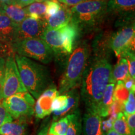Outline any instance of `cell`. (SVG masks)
<instances>
[{
	"label": "cell",
	"instance_id": "cell-41",
	"mask_svg": "<svg viewBox=\"0 0 135 135\" xmlns=\"http://www.w3.org/2000/svg\"><path fill=\"white\" fill-rule=\"evenodd\" d=\"M0 1H2L3 3H6V2H8V1H9V0H0Z\"/></svg>",
	"mask_w": 135,
	"mask_h": 135
},
{
	"label": "cell",
	"instance_id": "cell-16",
	"mask_svg": "<svg viewBox=\"0 0 135 135\" xmlns=\"http://www.w3.org/2000/svg\"><path fill=\"white\" fill-rule=\"evenodd\" d=\"M115 84H108L99 103L98 113L101 118H105L109 114L111 107L114 102L113 93Z\"/></svg>",
	"mask_w": 135,
	"mask_h": 135
},
{
	"label": "cell",
	"instance_id": "cell-32",
	"mask_svg": "<svg viewBox=\"0 0 135 135\" xmlns=\"http://www.w3.org/2000/svg\"><path fill=\"white\" fill-rule=\"evenodd\" d=\"M125 116L126 123L129 127V130L132 135H135V113L126 114L124 113Z\"/></svg>",
	"mask_w": 135,
	"mask_h": 135
},
{
	"label": "cell",
	"instance_id": "cell-8",
	"mask_svg": "<svg viewBox=\"0 0 135 135\" xmlns=\"http://www.w3.org/2000/svg\"><path fill=\"white\" fill-rule=\"evenodd\" d=\"M134 21L122 25L109 38V48L119 58L121 54L128 51H134Z\"/></svg>",
	"mask_w": 135,
	"mask_h": 135
},
{
	"label": "cell",
	"instance_id": "cell-17",
	"mask_svg": "<svg viewBox=\"0 0 135 135\" xmlns=\"http://www.w3.org/2000/svg\"><path fill=\"white\" fill-rule=\"evenodd\" d=\"M129 76V67L126 59L119 56L117 63L112 68L109 82L116 84L119 81H123Z\"/></svg>",
	"mask_w": 135,
	"mask_h": 135
},
{
	"label": "cell",
	"instance_id": "cell-4",
	"mask_svg": "<svg viewBox=\"0 0 135 135\" xmlns=\"http://www.w3.org/2000/svg\"><path fill=\"white\" fill-rule=\"evenodd\" d=\"M107 0H88L71 6V19L81 32L91 30L107 14Z\"/></svg>",
	"mask_w": 135,
	"mask_h": 135
},
{
	"label": "cell",
	"instance_id": "cell-28",
	"mask_svg": "<svg viewBox=\"0 0 135 135\" xmlns=\"http://www.w3.org/2000/svg\"><path fill=\"white\" fill-rule=\"evenodd\" d=\"M120 56L124 57L127 60L129 67V75L133 79L135 78V56L134 51H128L123 54H121Z\"/></svg>",
	"mask_w": 135,
	"mask_h": 135
},
{
	"label": "cell",
	"instance_id": "cell-18",
	"mask_svg": "<svg viewBox=\"0 0 135 135\" xmlns=\"http://www.w3.org/2000/svg\"><path fill=\"white\" fill-rule=\"evenodd\" d=\"M2 9L3 14L6 15L16 24H19L28 17L24 7H21L18 5L3 3Z\"/></svg>",
	"mask_w": 135,
	"mask_h": 135
},
{
	"label": "cell",
	"instance_id": "cell-38",
	"mask_svg": "<svg viewBox=\"0 0 135 135\" xmlns=\"http://www.w3.org/2000/svg\"><path fill=\"white\" fill-rule=\"evenodd\" d=\"M104 135H120L119 133H118L116 131L114 130L113 129L111 128L109 130L106 131L105 133H104Z\"/></svg>",
	"mask_w": 135,
	"mask_h": 135
},
{
	"label": "cell",
	"instance_id": "cell-6",
	"mask_svg": "<svg viewBox=\"0 0 135 135\" xmlns=\"http://www.w3.org/2000/svg\"><path fill=\"white\" fill-rule=\"evenodd\" d=\"M35 99L29 92H20L3 99L2 105L13 119L26 121L35 113Z\"/></svg>",
	"mask_w": 135,
	"mask_h": 135
},
{
	"label": "cell",
	"instance_id": "cell-31",
	"mask_svg": "<svg viewBox=\"0 0 135 135\" xmlns=\"http://www.w3.org/2000/svg\"><path fill=\"white\" fill-rule=\"evenodd\" d=\"M13 121V118L2 104H0V127L4 123Z\"/></svg>",
	"mask_w": 135,
	"mask_h": 135
},
{
	"label": "cell",
	"instance_id": "cell-43",
	"mask_svg": "<svg viewBox=\"0 0 135 135\" xmlns=\"http://www.w3.org/2000/svg\"><path fill=\"white\" fill-rule=\"evenodd\" d=\"M35 1H36V0H35Z\"/></svg>",
	"mask_w": 135,
	"mask_h": 135
},
{
	"label": "cell",
	"instance_id": "cell-13",
	"mask_svg": "<svg viewBox=\"0 0 135 135\" xmlns=\"http://www.w3.org/2000/svg\"><path fill=\"white\" fill-rule=\"evenodd\" d=\"M17 26L4 14H0V41L11 44L16 41Z\"/></svg>",
	"mask_w": 135,
	"mask_h": 135
},
{
	"label": "cell",
	"instance_id": "cell-29",
	"mask_svg": "<svg viewBox=\"0 0 135 135\" xmlns=\"http://www.w3.org/2000/svg\"><path fill=\"white\" fill-rule=\"evenodd\" d=\"M45 2L46 4V8L44 19L46 20L49 17L58 12L60 9L61 4L58 3V1H51V0H48Z\"/></svg>",
	"mask_w": 135,
	"mask_h": 135
},
{
	"label": "cell",
	"instance_id": "cell-30",
	"mask_svg": "<svg viewBox=\"0 0 135 135\" xmlns=\"http://www.w3.org/2000/svg\"><path fill=\"white\" fill-rule=\"evenodd\" d=\"M15 54L11 44L0 41V58H6L8 56Z\"/></svg>",
	"mask_w": 135,
	"mask_h": 135
},
{
	"label": "cell",
	"instance_id": "cell-36",
	"mask_svg": "<svg viewBox=\"0 0 135 135\" xmlns=\"http://www.w3.org/2000/svg\"><path fill=\"white\" fill-rule=\"evenodd\" d=\"M49 120H50V118H48V119L45 121V123H44L43 126H42L41 129H40L37 135H48V129L50 126V121Z\"/></svg>",
	"mask_w": 135,
	"mask_h": 135
},
{
	"label": "cell",
	"instance_id": "cell-25",
	"mask_svg": "<svg viewBox=\"0 0 135 135\" xmlns=\"http://www.w3.org/2000/svg\"><path fill=\"white\" fill-rule=\"evenodd\" d=\"M46 8V4L45 2L34 1L33 3L24 7V9L28 16L31 13H35V14L38 15L41 18L44 19Z\"/></svg>",
	"mask_w": 135,
	"mask_h": 135
},
{
	"label": "cell",
	"instance_id": "cell-37",
	"mask_svg": "<svg viewBox=\"0 0 135 135\" xmlns=\"http://www.w3.org/2000/svg\"><path fill=\"white\" fill-rule=\"evenodd\" d=\"M57 1L71 7V6H75L76 4L83 2V1H88V0H57Z\"/></svg>",
	"mask_w": 135,
	"mask_h": 135
},
{
	"label": "cell",
	"instance_id": "cell-40",
	"mask_svg": "<svg viewBox=\"0 0 135 135\" xmlns=\"http://www.w3.org/2000/svg\"><path fill=\"white\" fill-rule=\"evenodd\" d=\"M3 5V4H2ZM3 13V9H2V6H0V14H2Z\"/></svg>",
	"mask_w": 135,
	"mask_h": 135
},
{
	"label": "cell",
	"instance_id": "cell-12",
	"mask_svg": "<svg viewBox=\"0 0 135 135\" xmlns=\"http://www.w3.org/2000/svg\"><path fill=\"white\" fill-rule=\"evenodd\" d=\"M97 111L86 109L83 117L84 135H104L101 123L102 119Z\"/></svg>",
	"mask_w": 135,
	"mask_h": 135
},
{
	"label": "cell",
	"instance_id": "cell-2",
	"mask_svg": "<svg viewBox=\"0 0 135 135\" xmlns=\"http://www.w3.org/2000/svg\"><path fill=\"white\" fill-rule=\"evenodd\" d=\"M15 59L23 84L33 97L38 99L51 84L48 69L31 59L18 54L15 53Z\"/></svg>",
	"mask_w": 135,
	"mask_h": 135
},
{
	"label": "cell",
	"instance_id": "cell-15",
	"mask_svg": "<svg viewBox=\"0 0 135 135\" xmlns=\"http://www.w3.org/2000/svg\"><path fill=\"white\" fill-rule=\"evenodd\" d=\"M68 98V103L66 107L62 110L53 112V120L57 121L58 119L62 118L66 114H70V113L74 112L78 107L79 101H80V93L77 88H73L65 93Z\"/></svg>",
	"mask_w": 135,
	"mask_h": 135
},
{
	"label": "cell",
	"instance_id": "cell-20",
	"mask_svg": "<svg viewBox=\"0 0 135 135\" xmlns=\"http://www.w3.org/2000/svg\"><path fill=\"white\" fill-rule=\"evenodd\" d=\"M25 121L18 119L4 123L0 127V135H28Z\"/></svg>",
	"mask_w": 135,
	"mask_h": 135
},
{
	"label": "cell",
	"instance_id": "cell-23",
	"mask_svg": "<svg viewBox=\"0 0 135 135\" xmlns=\"http://www.w3.org/2000/svg\"><path fill=\"white\" fill-rule=\"evenodd\" d=\"M129 91L124 86V83L122 81H119L116 83V86H114L113 93V99L123 108L127 100Z\"/></svg>",
	"mask_w": 135,
	"mask_h": 135
},
{
	"label": "cell",
	"instance_id": "cell-42",
	"mask_svg": "<svg viewBox=\"0 0 135 135\" xmlns=\"http://www.w3.org/2000/svg\"><path fill=\"white\" fill-rule=\"evenodd\" d=\"M3 2H2V1H0V6H2V4H3Z\"/></svg>",
	"mask_w": 135,
	"mask_h": 135
},
{
	"label": "cell",
	"instance_id": "cell-34",
	"mask_svg": "<svg viewBox=\"0 0 135 135\" xmlns=\"http://www.w3.org/2000/svg\"><path fill=\"white\" fill-rule=\"evenodd\" d=\"M35 1V0H9L6 3H9V4H14L21 6V7H25L31 3Z\"/></svg>",
	"mask_w": 135,
	"mask_h": 135
},
{
	"label": "cell",
	"instance_id": "cell-19",
	"mask_svg": "<svg viewBox=\"0 0 135 135\" xmlns=\"http://www.w3.org/2000/svg\"><path fill=\"white\" fill-rule=\"evenodd\" d=\"M53 98L48 96L41 94L37 99V101L35 104V116L38 119H43L52 113L51 104Z\"/></svg>",
	"mask_w": 135,
	"mask_h": 135
},
{
	"label": "cell",
	"instance_id": "cell-35",
	"mask_svg": "<svg viewBox=\"0 0 135 135\" xmlns=\"http://www.w3.org/2000/svg\"><path fill=\"white\" fill-rule=\"evenodd\" d=\"M123 83H124V86L126 87V88L127 89L128 91L135 89L134 79L131 78L129 75L126 78L125 80L123 81Z\"/></svg>",
	"mask_w": 135,
	"mask_h": 135
},
{
	"label": "cell",
	"instance_id": "cell-1",
	"mask_svg": "<svg viewBox=\"0 0 135 135\" xmlns=\"http://www.w3.org/2000/svg\"><path fill=\"white\" fill-rule=\"evenodd\" d=\"M112 66L106 56H94L89 60L83 75L81 95L86 109L98 112L101 98L109 82Z\"/></svg>",
	"mask_w": 135,
	"mask_h": 135
},
{
	"label": "cell",
	"instance_id": "cell-3",
	"mask_svg": "<svg viewBox=\"0 0 135 135\" xmlns=\"http://www.w3.org/2000/svg\"><path fill=\"white\" fill-rule=\"evenodd\" d=\"M66 67L58 86L60 94H65L80 85L90 57V49L86 42H81L68 56Z\"/></svg>",
	"mask_w": 135,
	"mask_h": 135
},
{
	"label": "cell",
	"instance_id": "cell-14",
	"mask_svg": "<svg viewBox=\"0 0 135 135\" xmlns=\"http://www.w3.org/2000/svg\"><path fill=\"white\" fill-rule=\"evenodd\" d=\"M71 12L70 6L66 4H61L60 9L55 15L47 19V28L50 29H57L61 28L70 23L71 19Z\"/></svg>",
	"mask_w": 135,
	"mask_h": 135
},
{
	"label": "cell",
	"instance_id": "cell-21",
	"mask_svg": "<svg viewBox=\"0 0 135 135\" xmlns=\"http://www.w3.org/2000/svg\"><path fill=\"white\" fill-rule=\"evenodd\" d=\"M69 124L66 135H80L82 131V119L79 110L68 114Z\"/></svg>",
	"mask_w": 135,
	"mask_h": 135
},
{
	"label": "cell",
	"instance_id": "cell-27",
	"mask_svg": "<svg viewBox=\"0 0 135 135\" xmlns=\"http://www.w3.org/2000/svg\"><path fill=\"white\" fill-rule=\"evenodd\" d=\"M135 89L129 91V94L126 103L123 106L124 113L133 114L135 113Z\"/></svg>",
	"mask_w": 135,
	"mask_h": 135
},
{
	"label": "cell",
	"instance_id": "cell-11",
	"mask_svg": "<svg viewBox=\"0 0 135 135\" xmlns=\"http://www.w3.org/2000/svg\"><path fill=\"white\" fill-rule=\"evenodd\" d=\"M135 0H107L108 13L121 15L122 19L134 17Z\"/></svg>",
	"mask_w": 135,
	"mask_h": 135
},
{
	"label": "cell",
	"instance_id": "cell-5",
	"mask_svg": "<svg viewBox=\"0 0 135 135\" xmlns=\"http://www.w3.org/2000/svg\"><path fill=\"white\" fill-rule=\"evenodd\" d=\"M12 48L15 53L44 64L50 63L55 57L53 50L40 38L24 39L16 41L12 44Z\"/></svg>",
	"mask_w": 135,
	"mask_h": 135
},
{
	"label": "cell",
	"instance_id": "cell-9",
	"mask_svg": "<svg viewBox=\"0 0 135 135\" xmlns=\"http://www.w3.org/2000/svg\"><path fill=\"white\" fill-rule=\"evenodd\" d=\"M46 28L47 23L45 19L36 20L30 16L26 17L18 24L15 42L24 39L40 38Z\"/></svg>",
	"mask_w": 135,
	"mask_h": 135
},
{
	"label": "cell",
	"instance_id": "cell-7",
	"mask_svg": "<svg viewBox=\"0 0 135 135\" xmlns=\"http://www.w3.org/2000/svg\"><path fill=\"white\" fill-rule=\"evenodd\" d=\"M28 91L20 77L15 59V54L8 56L5 60L4 81L1 98L2 99L20 92Z\"/></svg>",
	"mask_w": 135,
	"mask_h": 135
},
{
	"label": "cell",
	"instance_id": "cell-33",
	"mask_svg": "<svg viewBox=\"0 0 135 135\" xmlns=\"http://www.w3.org/2000/svg\"><path fill=\"white\" fill-rule=\"evenodd\" d=\"M5 60H6V58H0V100H2V98H1V93H2L3 81H4Z\"/></svg>",
	"mask_w": 135,
	"mask_h": 135
},
{
	"label": "cell",
	"instance_id": "cell-24",
	"mask_svg": "<svg viewBox=\"0 0 135 135\" xmlns=\"http://www.w3.org/2000/svg\"><path fill=\"white\" fill-rule=\"evenodd\" d=\"M112 129L120 135H132L128 127L125 116L122 112H119L113 123Z\"/></svg>",
	"mask_w": 135,
	"mask_h": 135
},
{
	"label": "cell",
	"instance_id": "cell-10",
	"mask_svg": "<svg viewBox=\"0 0 135 135\" xmlns=\"http://www.w3.org/2000/svg\"><path fill=\"white\" fill-rule=\"evenodd\" d=\"M53 50L55 56L63 58L64 46L65 43V35L63 26L57 29L46 28L40 37Z\"/></svg>",
	"mask_w": 135,
	"mask_h": 135
},
{
	"label": "cell",
	"instance_id": "cell-39",
	"mask_svg": "<svg viewBox=\"0 0 135 135\" xmlns=\"http://www.w3.org/2000/svg\"><path fill=\"white\" fill-rule=\"evenodd\" d=\"M48 1V0H36L35 1H38V2H45V1Z\"/></svg>",
	"mask_w": 135,
	"mask_h": 135
},
{
	"label": "cell",
	"instance_id": "cell-22",
	"mask_svg": "<svg viewBox=\"0 0 135 135\" xmlns=\"http://www.w3.org/2000/svg\"><path fill=\"white\" fill-rule=\"evenodd\" d=\"M69 124L68 115L53 121L48 129L49 135H66Z\"/></svg>",
	"mask_w": 135,
	"mask_h": 135
},
{
	"label": "cell",
	"instance_id": "cell-26",
	"mask_svg": "<svg viewBox=\"0 0 135 135\" xmlns=\"http://www.w3.org/2000/svg\"><path fill=\"white\" fill-rule=\"evenodd\" d=\"M68 98L66 94L58 95L53 99L51 104L52 113L55 111H59L63 109L66 106Z\"/></svg>",
	"mask_w": 135,
	"mask_h": 135
}]
</instances>
